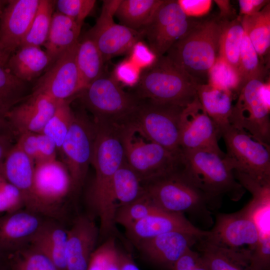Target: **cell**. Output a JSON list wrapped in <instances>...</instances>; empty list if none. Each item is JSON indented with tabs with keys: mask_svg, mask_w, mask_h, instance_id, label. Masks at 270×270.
Returning <instances> with one entry per match:
<instances>
[{
	"mask_svg": "<svg viewBox=\"0 0 270 270\" xmlns=\"http://www.w3.org/2000/svg\"><path fill=\"white\" fill-rule=\"evenodd\" d=\"M58 101L44 93L34 91L25 100L13 106L5 118L17 136L25 132L42 133Z\"/></svg>",
	"mask_w": 270,
	"mask_h": 270,
	"instance_id": "ffe728a7",
	"label": "cell"
},
{
	"mask_svg": "<svg viewBox=\"0 0 270 270\" xmlns=\"http://www.w3.org/2000/svg\"><path fill=\"white\" fill-rule=\"evenodd\" d=\"M78 43L54 60L39 79L34 91L44 93L58 101L69 100L81 91L76 60Z\"/></svg>",
	"mask_w": 270,
	"mask_h": 270,
	"instance_id": "e0dca14e",
	"label": "cell"
},
{
	"mask_svg": "<svg viewBox=\"0 0 270 270\" xmlns=\"http://www.w3.org/2000/svg\"><path fill=\"white\" fill-rule=\"evenodd\" d=\"M55 2L56 0H40L32 23L20 46L40 47L44 44L48 36Z\"/></svg>",
	"mask_w": 270,
	"mask_h": 270,
	"instance_id": "d590c367",
	"label": "cell"
},
{
	"mask_svg": "<svg viewBox=\"0 0 270 270\" xmlns=\"http://www.w3.org/2000/svg\"><path fill=\"white\" fill-rule=\"evenodd\" d=\"M120 270H140V269L130 256L121 253Z\"/></svg>",
	"mask_w": 270,
	"mask_h": 270,
	"instance_id": "11a10c76",
	"label": "cell"
},
{
	"mask_svg": "<svg viewBox=\"0 0 270 270\" xmlns=\"http://www.w3.org/2000/svg\"><path fill=\"white\" fill-rule=\"evenodd\" d=\"M184 108L139 100L133 111L121 125L129 126L149 140L180 154V122Z\"/></svg>",
	"mask_w": 270,
	"mask_h": 270,
	"instance_id": "8992f818",
	"label": "cell"
},
{
	"mask_svg": "<svg viewBox=\"0 0 270 270\" xmlns=\"http://www.w3.org/2000/svg\"><path fill=\"white\" fill-rule=\"evenodd\" d=\"M142 70L128 58L116 66L112 76L119 84L135 87L140 80Z\"/></svg>",
	"mask_w": 270,
	"mask_h": 270,
	"instance_id": "bcb514c9",
	"label": "cell"
},
{
	"mask_svg": "<svg viewBox=\"0 0 270 270\" xmlns=\"http://www.w3.org/2000/svg\"><path fill=\"white\" fill-rule=\"evenodd\" d=\"M43 222L27 210L0 216V254L8 256L28 245Z\"/></svg>",
	"mask_w": 270,
	"mask_h": 270,
	"instance_id": "44dd1931",
	"label": "cell"
},
{
	"mask_svg": "<svg viewBox=\"0 0 270 270\" xmlns=\"http://www.w3.org/2000/svg\"><path fill=\"white\" fill-rule=\"evenodd\" d=\"M217 127L198 96L182 110L180 122V146L182 151L208 150L224 157L218 144Z\"/></svg>",
	"mask_w": 270,
	"mask_h": 270,
	"instance_id": "2e32d148",
	"label": "cell"
},
{
	"mask_svg": "<svg viewBox=\"0 0 270 270\" xmlns=\"http://www.w3.org/2000/svg\"><path fill=\"white\" fill-rule=\"evenodd\" d=\"M14 106L11 103L0 99V116L5 118L8 111Z\"/></svg>",
	"mask_w": 270,
	"mask_h": 270,
	"instance_id": "6f0895ef",
	"label": "cell"
},
{
	"mask_svg": "<svg viewBox=\"0 0 270 270\" xmlns=\"http://www.w3.org/2000/svg\"><path fill=\"white\" fill-rule=\"evenodd\" d=\"M78 94L94 122L118 125L124 123L139 101L124 92L112 74H104Z\"/></svg>",
	"mask_w": 270,
	"mask_h": 270,
	"instance_id": "9c48e42d",
	"label": "cell"
},
{
	"mask_svg": "<svg viewBox=\"0 0 270 270\" xmlns=\"http://www.w3.org/2000/svg\"><path fill=\"white\" fill-rule=\"evenodd\" d=\"M129 54L128 58L142 70L150 66L157 58L149 46L141 40L133 45Z\"/></svg>",
	"mask_w": 270,
	"mask_h": 270,
	"instance_id": "7dc6e473",
	"label": "cell"
},
{
	"mask_svg": "<svg viewBox=\"0 0 270 270\" xmlns=\"http://www.w3.org/2000/svg\"><path fill=\"white\" fill-rule=\"evenodd\" d=\"M196 94L203 108L217 127L220 137L221 130L230 124L234 94L205 83L198 84Z\"/></svg>",
	"mask_w": 270,
	"mask_h": 270,
	"instance_id": "4316f807",
	"label": "cell"
},
{
	"mask_svg": "<svg viewBox=\"0 0 270 270\" xmlns=\"http://www.w3.org/2000/svg\"><path fill=\"white\" fill-rule=\"evenodd\" d=\"M67 238L68 230L61 226L53 222H43L28 244L48 256L58 270H66Z\"/></svg>",
	"mask_w": 270,
	"mask_h": 270,
	"instance_id": "d4e9b609",
	"label": "cell"
},
{
	"mask_svg": "<svg viewBox=\"0 0 270 270\" xmlns=\"http://www.w3.org/2000/svg\"><path fill=\"white\" fill-rule=\"evenodd\" d=\"M162 0H120L115 15L121 23L140 31L150 20Z\"/></svg>",
	"mask_w": 270,
	"mask_h": 270,
	"instance_id": "d6a6232c",
	"label": "cell"
},
{
	"mask_svg": "<svg viewBox=\"0 0 270 270\" xmlns=\"http://www.w3.org/2000/svg\"><path fill=\"white\" fill-rule=\"evenodd\" d=\"M224 158L208 150L182 151L181 154L180 170L214 205L225 196L238 201L246 192Z\"/></svg>",
	"mask_w": 270,
	"mask_h": 270,
	"instance_id": "7a4b0ae2",
	"label": "cell"
},
{
	"mask_svg": "<svg viewBox=\"0 0 270 270\" xmlns=\"http://www.w3.org/2000/svg\"><path fill=\"white\" fill-rule=\"evenodd\" d=\"M258 238L256 224L243 208L234 213L216 214L213 228L203 239L219 248L251 254Z\"/></svg>",
	"mask_w": 270,
	"mask_h": 270,
	"instance_id": "9a60e30c",
	"label": "cell"
},
{
	"mask_svg": "<svg viewBox=\"0 0 270 270\" xmlns=\"http://www.w3.org/2000/svg\"><path fill=\"white\" fill-rule=\"evenodd\" d=\"M200 255L210 270H249L250 254L236 252L198 240Z\"/></svg>",
	"mask_w": 270,
	"mask_h": 270,
	"instance_id": "4dcf8cb0",
	"label": "cell"
},
{
	"mask_svg": "<svg viewBox=\"0 0 270 270\" xmlns=\"http://www.w3.org/2000/svg\"><path fill=\"white\" fill-rule=\"evenodd\" d=\"M194 270H210L200 256V260Z\"/></svg>",
	"mask_w": 270,
	"mask_h": 270,
	"instance_id": "91938a15",
	"label": "cell"
},
{
	"mask_svg": "<svg viewBox=\"0 0 270 270\" xmlns=\"http://www.w3.org/2000/svg\"><path fill=\"white\" fill-rule=\"evenodd\" d=\"M198 20L187 17L177 0H162L149 22L140 32L158 58L166 54Z\"/></svg>",
	"mask_w": 270,
	"mask_h": 270,
	"instance_id": "8fae6325",
	"label": "cell"
},
{
	"mask_svg": "<svg viewBox=\"0 0 270 270\" xmlns=\"http://www.w3.org/2000/svg\"><path fill=\"white\" fill-rule=\"evenodd\" d=\"M98 230L92 220L80 216L68 230L66 258V270H86L94 250Z\"/></svg>",
	"mask_w": 270,
	"mask_h": 270,
	"instance_id": "7402d4cb",
	"label": "cell"
},
{
	"mask_svg": "<svg viewBox=\"0 0 270 270\" xmlns=\"http://www.w3.org/2000/svg\"><path fill=\"white\" fill-rule=\"evenodd\" d=\"M178 2L187 17L202 16L209 12L212 5L211 0H178Z\"/></svg>",
	"mask_w": 270,
	"mask_h": 270,
	"instance_id": "c3c4849f",
	"label": "cell"
},
{
	"mask_svg": "<svg viewBox=\"0 0 270 270\" xmlns=\"http://www.w3.org/2000/svg\"><path fill=\"white\" fill-rule=\"evenodd\" d=\"M145 193L158 208L170 212L210 217L212 202L180 170L158 178L144 187Z\"/></svg>",
	"mask_w": 270,
	"mask_h": 270,
	"instance_id": "5b68a950",
	"label": "cell"
},
{
	"mask_svg": "<svg viewBox=\"0 0 270 270\" xmlns=\"http://www.w3.org/2000/svg\"><path fill=\"white\" fill-rule=\"evenodd\" d=\"M220 10L218 18L222 21L230 20V18L233 16V10L229 0H214Z\"/></svg>",
	"mask_w": 270,
	"mask_h": 270,
	"instance_id": "816d5d0a",
	"label": "cell"
},
{
	"mask_svg": "<svg viewBox=\"0 0 270 270\" xmlns=\"http://www.w3.org/2000/svg\"><path fill=\"white\" fill-rule=\"evenodd\" d=\"M223 22L218 18L199 20L164 55L199 83L205 84L218 56Z\"/></svg>",
	"mask_w": 270,
	"mask_h": 270,
	"instance_id": "3957f363",
	"label": "cell"
},
{
	"mask_svg": "<svg viewBox=\"0 0 270 270\" xmlns=\"http://www.w3.org/2000/svg\"><path fill=\"white\" fill-rule=\"evenodd\" d=\"M126 230L136 243L172 231L190 232L202 238L208 234V231L200 230L194 226L184 214L162 210H158Z\"/></svg>",
	"mask_w": 270,
	"mask_h": 270,
	"instance_id": "603a6c76",
	"label": "cell"
},
{
	"mask_svg": "<svg viewBox=\"0 0 270 270\" xmlns=\"http://www.w3.org/2000/svg\"><path fill=\"white\" fill-rule=\"evenodd\" d=\"M72 188L71 177L64 162L55 159L35 164L30 211L50 218L58 217Z\"/></svg>",
	"mask_w": 270,
	"mask_h": 270,
	"instance_id": "30bf717a",
	"label": "cell"
},
{
	"mask_svg": "<svg viewBox=\"0 0 270 270\" xmlns=\"http://www.w3.org/2000/svg\"><path fill=\"white\" fill-rule=\"evenodd\" d=\"M9 270H58L42 252L29 246L8 255Z\"/></svg>",
	"mask_w": 270,
	"mask_h": 270,
	"instance_id": "74e56055",
	"label": "cell"
},
{
	"mask_svg": "<svg viewBox=\"0 0 270 270\" xmlns=\"http://www.w3.org/2000/svg\"><path fill=\"white\" fill-rule=\"evenodd\" d=\"M200 260V253L190 248L178 258L170 270H194Z\"/></svg>",
	"mask_w": 270,
	"mask_h": 270,
	"instance_id": "681fc988",
	"label": "cell"
},
{
	"mask_svg": "<svg viewBox=\"0 0 270 270\" xmlns=\"http://www.w3.org/2000/svg\"><path fill=\"white\" fill-rule=\"evenodd\" d=\"M16 136L17 134L9 122L5 118L0 116V136H7L14 138Z\"/></svg>",
	"mask_w": 270,
	"mask_h": 270,
	"instance_id": "db71d44e",
	"label": "cell"
},
{
	"mask_svg": "<svg viewBox=\"0 0 270 270\" xmlns=\"http://www.w3.org/2000/svg\"><path fill=\"white\" fill-rule=\"evenodd\" d=\"M1 137H7V136H0V138H1Z\"/></svg>",
	"mask_w": 270,
	"mask_h": 270,
	"instance_id": "03108f58",
	"label": "cell"
},
{
	"mask_svg": "<svg viewBox=\"0 0 270 270\" xmlns=\"http://www.w3.org/2000/svg\"><path fill=\"white\" fill-rule=\"evenodd\" d=\"M81 28L71 18L58 12H54L48 36L44 44L51 63L78 42Z\"/></svg>",
	"mask_w": 270,
	"mask_h": 270,
	"instance_id": "484cf974",
	"label": "cell"
},
{
	"mask_svg": "<svg viewBox=\"0 0 270 270\" xmlns=\"http://www.w3.org/2000/svg\"><path fill=\"white\" fill-rule=\"evenodd\" d=\"M126 162L143 182L180 168L181 154L173 152L145 138L134 128L120 125Z\"/></svg>",
	"mask_w": 270,
	"mask_h": 270,
	"instance_id": "52a82bcc",
	"label": "cell"
},
{
	"mask_svg": "<svg viewBox=\"0 0 270 270\" xmlns=\"http://www.w3.org/2000/svg\"><path fill=\"white\" fill-rule=\"evenodd\" d=\"M96 3L94 0H56L55 6L58 12L71 18L82 27Z\"/></svg>",
	"mask_w": 270,
	"mask_h": 270,
	"instance_id": "ee69618b",
	"label": "cell"
},
{
	"mask_svg": "<svg viewBox=\"0 0 270 270\" xmlns=\"http://www.w3.org/2000/svg\"><path fill=\"white\" fill-rule=\"evenodd\" d=\"M120 1L104 0L99 17L86 33L99 49L104 62L114 56L129 52L133 45L143 38L141 32L114 22V16Z\"/></svg>",
	"mask_w": 270,
	"mask_h": 270,
	"instance_id": "5bb4252c",
	"label": "cell"
},
{
	"mask_svg": "<svg viewBox=\"0 0 270 270\" xmlns=\"http://www.w3.org/2000/svg\"><path fill=\"white\" fill-rule=\"evenodd\" d=\"M16 144L34 164L56 159L58 150L55 142L42 133H21L18 136Z\"/></svg>",
	"mask_w": 270,
	"mask_h": 270,
	"instance_id": "e575fe53",
	"label": "cell"
},
{
	"mask_svg": "<svg viewBox=\"0 0 270 270\" xmlns=\"http://www.w3.org/2000/svg\"><path fill=\"white\" fill-rule=\"evenodd\" d=\"M51 64L40 46H24L11 54L5 67L15 76L26 82L39 76Z\"/></svg>",
	"mask_w": 270,
	"mask_h": 270,
	"instance_id": "83f0119b",
	"label": "cell"
},
{
	"mask_svg": "<svg viewBox=\"0 0 270 270\" xmlns=\"http://www.w3.org/2000/svg\"><path fill=\"white\" fill-rule=\"evenodd\" d=\"M24 206V202L20 192L2 178L0 182V214L14 212Z\"/></svg>",
	"mask_w": 270,
	"mask_h": 270,
	"instance_id": "f6af8a7d",
	"label": "cell"
},
{
	"mask_svg": "<svg viewBox=\"0 0 270 270\" xmlns=\"http://www.w3.org/2000/svg\"><path fill=\"white\" fill-rule=\"evenodd\" d=\"M2 270H9L8 267V264L7 266H6L4 268H3Z\"/></svg>",
	"mask_w": 270,
	"mask_h": 270,
	"instance_id": "be15d7a7",
	"label": "cell"
},
{
	"mask_svg": "<svg viewBox=\"0 0 270 270\" xmlns=\"http://www.w3.org/2000/svg\"><path fill=\"white\" fill-rule=\"evenodd\" d=\"M261 99L264 104L270 108V80L264 81L260 90Z\"/></svg>",
	"mask_w": 270,
	"mask_h": 270,
	"instance_id": "9f6ffc18",
	"label": "cell"
},
{
	"mask_svg": "<svg viewBox=\"0 0 270 270\" xmlns=\"http://www.w3.org/2000/svg\"><path fill=\"white\" fill-rule=\"evenodd\" d=\"M40 0H6L0 21V48L10 56L28 33Z\"/></svg>",
	"mask_w": 270,
	"mask_h": 270,
	"instance_id": "ac0fdd59",
	"label": "cell"
},
{
	"mask_svg": "<svg viewBox=\"0 0 270 270\" xmlns=\"http://www.w3.org/2000/svg\"><path fill=\"white\" fill-rule=\"evenodd\" d=\"M96 126L84 112L74 113L73 120L60 148L62 156L72 178L73 188L84 182L91 162Z\"/></svg>",
	"mask_w": 270,
	"mask_h": 270,
	"instance_id": "7c38bea8",
	"label": "cell"
},
{
	"mask_svg": "<svg viewBox=\"0 0 270 270\" xmlns=\"http://www.w3.org/2000/svg\"><path fill=\"white\" fill-rule=\"evenodd\" d=\"M26 82L12 74L0 64V99L14 105L22 100Z\"/></svg>",
	"mask_w": 270,
	"mask_h": 270,
	"instance_id": "7bdbcfd3",
	"label": "cell"
},
{
	"mask_svg": "<svg viewBox=\"0 0 270 270\" xmlns=\"http://www.w3.org/2000/svg\"><path fill=\"white\" fill-rule=\"evenodd\" d=\"M120 254L111 238L94 250L86 270H120Z\"/></svg>",
	"mask_w": 270,
	"mask_h": 270,
	"instance_id": "b9f144b4",
	"label": "cell"
},
{
	"mask_svg": "<svg viewBox=\"0 0 270 270\" xmlns=\"http://www.w3.org/2000/svg\"><path fill=\"white\" fill-rule=\"evenodd\" d=\"M12 138L10 137L0 138V168L13 146L12 143Z\"/></svg>",
	"mask_w": 270,
	"mask_h": 270,
	"instance_id": "f5cc1de1",
	"label": "cell"
},
{
	"mask_svg": "<svg viewBox=\"0 0 270 270\" xmlns=\"http://www.w3.org/2000/svg\"><path fill=\"white\" fill-rule=\"evenodd\" d=\"M238 70L242 86L253 79L263 80L265 74L263 64L245 32L240 47Z\"/></svg>",
	"mask_w": 270,
	"mask_h": 270,
	"instance_id": "ab89813d",
	"label": "cell"
},
{
	"mask_svg": "<svg viewBox=\"0 0 270 270\" xmlns=\"http://www.w3.org/2000/svg\"><path fill=\"white\" fill-rule=\"evenodd\" d=\"M138 174L125 161L114 174L111 200L116 212L120 207L130 204L144 195L145 188Z\"/></svg>",
	"mask_w": 270,
	"mask_h": 270,
	"instance_id": "f1b7e54d",
	"label": "cell"
},
{
	"mask_svg": "<svg viewBox=\"0 0 270 270\" xmlns=\"http://www.w3.org/2000/svg\"><path fill=\"white\" fill-rule=\"evenodd\" d=\"M200 84L164 55L142 70L134 94L139 100L185 107L196 97Z\"/></svg>",
	"mask_w": 270,
	"mask_h": 270,
	"instance_id": "277c9868",
	"label": "cell"
},
{
	"mask_svg": "<svg viewBox=\"0 0 270 270\" xmlns=\"http://www.w3.org/2000/svg\"><path fill=\"white\" fill-rule=\"evenodd\" d=\"M5 3H6V1L0 0V21L4 8V6Z\"/></svg>",
	"mask_w": 270,
	"mask_h": 270,
	"instance_id": "6125c7cd",
	"label": "cell"
},
{
	"mask_svg": "<svg viewBox=\"0 0 270 270\" xmlns=\"http://www.w3.org/2000/svg\"><path fill=\"white\" fill-rule=\"evenodd\" d=\"M264 80L256 78L244 84L238 93L230 123L248 132L258 141L270 145V110L262 101L260 88Z\"/></svg>",
	"mask_w": 270,
	"mask_h": 270,
	"instance_id": "4fadbf2b",
	"label": "cell"
},
{
	"mask_svg": "<svg viewBox=\"0 0 270 270\" xmlns=\"http://www.w3.org/2000/svg\"><path fill=\"white\" fill-rule=\"evenodd\" d=\"M74 112L70 100H59L55 111L44 126L42 133L51 138L60 152L72 124Z\"/></svg>",
	"mask_w": 270,
	"mask_h": 270,
	"instance_id": "8d00e7d4",
	"label": "cell"
},
{
	"mask_svg": "<svg viewBox=\"0 0 270 270\" xmlns=\"http://www.w3.org/2000/svg\"><path fill=\"white\" fill-rule=\"evenodd\" d=\"M158 210L144 194L136 200L119 208L115 216V222L126 230L134 224Z\"/></svg>",
	"mask_w": 270,
	"mask_h": 270,
	"instance_id": "60d3db41",
	"label": "cell"
},
{
	"mask_svg": "<svg viewBox=\"0 0 270 270\" xmlns=\"http://www.w3.org/2000/svg\"><path fill=\"white\" fill-rule=\"evenodd\" d=\"M8 264V256L0 254V270L4 268Z\"/></svg>",
	"mask_w": 270,
	"mask_h": 270,
	"instance_id": "94428289",
	"label": "cell"
},
{
	"mask_svg": "<svg viewBox=\"0 0 270 270\" xmlns=\"http://www.w3.org/2000/svg\"><path fill=\"white\" fill-rule=\"evenodd\" d=\"M35 164L16 143L8 152L0 176L20 192L26 210H30Z\"/></svg>",
	"mask_w": 270,
	"mask_h": 270,
	"instance_id": "cb8c5ba5",
	"label": "cell"
},
{
	"mask_svg": "<svg viewBox=\"0 0 270 270\" xmlns=\"http://www.w3.org/2000/svg\"><path fill=\"white\" fill-rule=\"evenodd\" d=\"M202 239L190 232L172 231L136 244L149 261L159 267L170 270L178 258Z\"/></svg>",
	"mask_w": 270,
	"mask_h": 270,
	"instance_id": "d6986e66",
	"label": "cell"
},
{
	"mask_svg": "<svg viewBox=\"0 0 270 270\" xmlns=\"http://www.w3.org/2000/svg\"><path fill=\"white\" fill-rule=\"evenodd\" d=\"M244 33L240 18L224 21L218 42V56L238 70Z\"/></svg>",
	"mask_w": 270,
	"mask_h": 270,
	"instance_id": "836d02e7",
	"label": "cell"
},
{
	"mask_svg": "<svg viewBox=\"0 0 270 270\" xmlns=\"http://www.w3.org/2000/svg\"><path fill=\"white\" fill-rule=\"evenodd\" d=\"M208 84L238 94L242 87L238 70L218 56L208 72Z\"/></svg>",
	"mask_w": 270,
	"mask_h": 270,
	"instance_id": "f35d334b",
	"label": "cell"
},
{
	"mask_svg": "<svg viewBox=\"0 0 270 270\" xmlns=\"http://www.w3.org/2000/svg\"><path fill=\"white\" fill-rule=\"evenodd\" d=\"M76 60L82 91L103 74L104 64L99 49L86 34L78 42Z\"/></svg>",
	"mask_w": 270,
	"mask_h": 270,
	"instance_id": "f546056e",
	"label": "cell"
},
{
	"mask_svg": "<svg viewBox=\"0 0 270 270\" xmlns=\"http://www.w3.org/2000/svg\"><path fill=\"white\" fill-rule=\"evenodd\" d=\"M227 152L224 158L234 174L270 184V147L230 124L220 132Z\"/></svg>",
	"mask_w": 270,
	"mask_h": 270,
	"instance_id": "ba28073f",
	"label": "cell"
},
{
	"mask_svg": "<svg viewBox=\"0 0 270 270\" xmlns=\"http://www.w3.org/2000/svg\"><path fill=\"white\" fill-rule=\"evenodd\" d=\"M270 3L267 0H239L240 14L242 16H250L260 11Z\"/></svg>",
	"mask_w": 270,
	"mask_h": 270,
	"instance_id": "f907efd6",
	"label": "cell"
},
{
	"mask_svg": "<svg viewBox=\"0 0 270 270\" xmlns=\"http://www.w3.org/2000/svg\"><path fill=\"white\" fill-rule=\"evenodd\" d=\"M2 177L1 176H0V182L1 180H2Z\"/></svg>",
	"mask_w": 270,
	"mask_h": 270,
	"instance_id": "e7e4bbea",
	"label": "cell"
},
{
	"mask_svg": "<svg viewBox=\"0 0 270 270\" xmlns=\"http://www.w3.org/2000/svg\"><path fill=\"white\" fill-rule=\"evenodd\" d=\"M10 56L0 48V64L5 66L10 58Z\"/></svg>",
	"mask_w": 270,
	"mask_h": 270,
	"instance_id": "680465c9",
	"label": "cell"
},
{
	"mask_svg": "<svg viewBox=\"0 0 270 270\" xmlns=\"http://www.w3.org/2000/svg\"><path fill=\"white\" fill-rule=\"evenodd\" d=\"M94 122L96 132L90 164L96 174L88 201L99 218L100 232L107 234L115 223L112 186L114 174L126 160L124 150L120 125Z\"/></svg>",
	"mask_w": 270,
	"mask_h": 270,
	"instance_id": "6da1fadb",
	"label": "cell"
},
{
	"mask_svg": "<svg viewBox=\"0 0 270 270\" xmlns=\"http://www.w3.org/2000/svg\"><path fill=\"white\" fill-rule=\"evenodd\" d=\"M244 30L262 63L270 48V3L250 16L240 18Z\"/></svg>",
	"mask_w": 270,
	"mask_h": 270,
	"instance_id": "1f68e13d",
	"label": "cell"
}]
</instances>
